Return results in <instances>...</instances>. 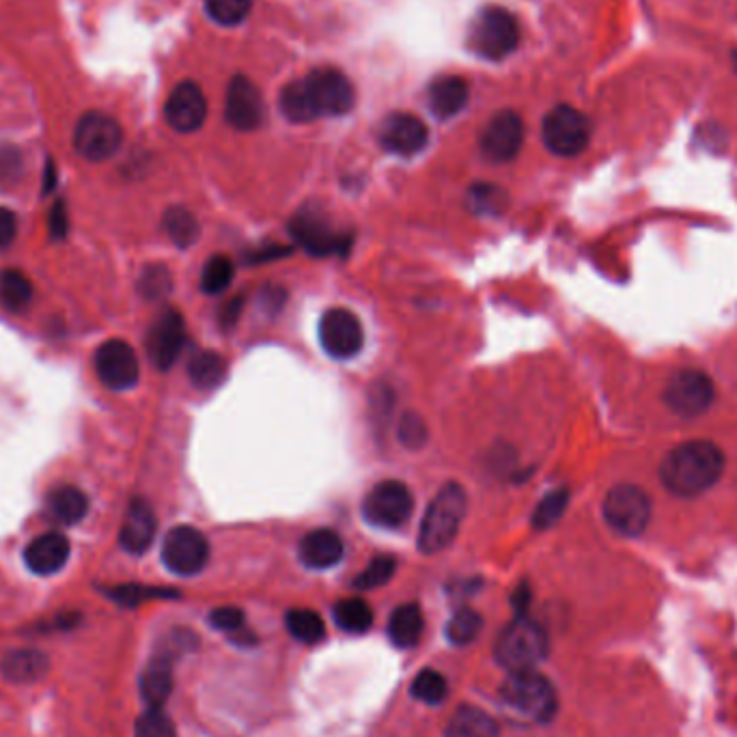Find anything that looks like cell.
Here are the masks:
<instances>
[{"label": "cell", "mask_w": 737, "mask_h": 737, "mask_svg": "<svg viewBox=\"0 0 737 737\" xmlns=\"http://www.w3.org/2000/svg\"><path fill=\"white\" fill-rule=\"evenodd\" d=\"M354 85L334 67H318L280 92V113L291 124L341 117L354 108Z\"/></svg>", "instance_id": "6da1fadb"}, {"label": "cell", "mask_w": 737, "mask_h": 737, "mask_svg": "<svg viewBox=\"0 0 737 737\" xmlns=\"http://www.w3.org/2000/svg\"><path fill=\"white\" fill-rule=\"evenodd\" d=\"M725 472V453L716 442L691 440L675 447L660 466L662 485L682 499L714 488Z\"/></svg>", "instance_id": "7a4b0ae2"}, {"label": "cell", "mask_w": 737, "mask_h": 737, "mask_svg": "<svg viewBox=\"0 0 737 737\" xmlns=\"http://www.w3.org/2000/svg\"><path fill=\"white\" fill-rule=\"evenodd\" d=\"M468 499L458 483L445 485L425 509L418 531V551L425 554L442 553L460 533Z\"/></svg>", "instance_id": "3957f363"}, {"label": "cell", "mask_w": 737, "mask_h": 737, "mask_svg": "<svg viewBox=\"0 0 737 737\" xmlns=\"http://www.w3.org/2000/svg\"><path fill=\"white\" fill-rule=\"evenodd\" d=\"M501 698L520 714L533 723H551L558 709V698L554 686L535 669L509 673L508 682L501 688Z\"/></svg>", "instance_id": "277c9868"}, {"label": "cell", "mask_w": 737, "mask_h": 737, "mask_svg": "<svg viewBox=\"0 0 737 737\" xmlns=\"http://www.w3.org/2000/svg\"><path fill=\"white\" fill-rule=\"evenodd\" d=\"M494 653L501 666L509 673L535 669L548 653V637L540 623L517 615L508 628L501 632Z\"/></svg>", "instance_id": "5b68a950"}, {"label": "cell", "mask_w": 737, "mask_h": 737, "mask_svg": "<svg viewBox=\"0 0 737 737\" xmlns=\"http://www.w3.org/2000/svg\"><path fill=\"white\" fill-rule=\"evenodd\" d=\"M468 42L474 54L488 61H503L520 44L517 20L503 7H483L470 24Z\"/></svg>", "instance_id": "8992f818"}, {"label": "cell", "mask_w": 737, "mask_h": 737, "mask_svg": "<svg viewBox=\"0 0 737 737\" xmlns=\"http://www.w3.org/2000/svg\"><path fill=\"white\" fill-rule=\"evenodd\" d=\"M601 513L606 524L615 533L623 537H639L649 526L651 501L643 488L623 483L606 494L601 503Z\"/></svg>", "instance_id": "52a82bcc"}, {"label": "cell", "mask_w": 737, "mask_h": 737, "mask_svg": "<svg viewBox=\"0 0 737 737\" xmlns=\"http://www.w3.org/2000/svg\"><path fill=\"white\" fill-rule=\"evenodd\" d=\"M415 511V499L406 483L402 481H380L368 490L363 501V515L368 524L377 528H402L408 524Z\"/></svg>", "instance_id": "ba28073f"}, {"label": "cell", "mask_w": 737, "mask_h": 737, "mask_svg": "<svg viewBox=\"0 0 737 737\" xmlns=\"http://www.w3.org/2000/svg\"><path fill=\"white\" fill-rule=\"evenodd\" d=\"M121 124L102 110L85 113L74 128V149L81 158L89 162L110 160L121 149Z\"/></svg>", "instance_id": "9c48e42d"}, {"label": "cell", "mask_w": 737, "mask_h": 737, "mask_svg": "<svg viewBox=\"0 0 737 737\" xmlns=\"http://www.w3.org/2000/svg\"><path fill=\"white\" fill-rule=\"evenodd\" d=\"M542 137L554 156L574 158L583 153L591 140V121L574 106L560 104L546 115Z\"/></svg>", "instance_id": "30bf717a"}, {"label": "cell", "mask_w": 737, "mask_h": 737, "mask_svg": "<svg viewBox=\"0 0 737 737\" xmlns=\"http://www.w3.org/2000/svg\"><path fill=\"white\" fill-rule=\"evenodd\" d=\"M291 237L316 257H328L334 253H345L350 248V237L332 227L328 216L316 205H305L296 212L289 223Z\"/></svg>", "instance_id": "8fae6325"}, {"label": "cell", "mask_w": 737, "mask_h": 737, "mask_svg": "<svg viewBox=\"0 0 737 737\" xmlns=\"http://www.w3.org/2000/svg\"><path fill=\"white\" fill-rule=\"evenodd\" d=\"M716 388L707 373L698 368H682L677 371L664 391L666 406L677 416L694 418L709 410L714 404Z\"/></svg>", "instance_id": "7c38bea8"}, {"label": "cell", "mask_w": 737, "mask_h": 737, "mask_svg": "<svg viewBox=\"0 0 737 737\" xmlns=\"http://www.w3.org/2000/svg\"><path fill=\"white\" fill-rule=\"evenodd\" d=\"M318 337L323 352L330 359L348 361L361 354L365 345V330L361 320L348 309H328L320 320Z\"/></svg>", "instance_id": "4fadbf2b"}, {"label": "cell", "mask_w": 737, "mask_h": 737, "mask_svg": "<svg viewBox=\"0 0 737 737\" xmlns=\"http://www.w3.org/2000/svg\"><path fill=\"white\" fill-rule=\"evenodd\" d=\"M210 560V544L194 526H175L162 542V563L178 576H196Z\"/></svg>", "instance_id": "5bb4252c"}, {"label": "cell", "mask_w": 737, "mask_h": 737, "mask_svg": "<svg viewBox=\"0 0 737 737\" xmlns=\"http://www.w3.org/2000/svg\"><path fill=\"white\" fill-rule=\"evenodd\" d=\"M95 373L110 391H130L139 384L140 365L135 348L121 339L104 341L95 352Z\"/></svg>", "instance_id": "9a60e30c"}, {"label": "cell", "mask_w": 737, "mask_h": 737, "mask_svg": "<svg viewBox=\"0 0 737 737\" xmlns=\"http://www.w3.org/2000/svg\"><path fill=\"white\" fill-rule=\"evenodd\" d=\"M185 345V322L180 311L167 309L147 332V356L151 365L169 371L182 356Z\"/></svg>", "instance_id": "2e32d148"}, {"label": "cell", "mask_w": 737, "mask_h": 737, "mask_svg": "<svg viewBox=\"0 0 737 737\" xmlns=\"http://www.w3.org/2000/svg\"><path fill=\"white\" fill-rule=\"evenodd\" d=\"M225 117L231 126L239 132L257 130L266 119V104L261 92L248 76H233L227 87L225 99Z\"/></svg>", "instance_id": "e0dca14e"}, {"label": "cell", "mask_w": 737, "mask_h": 737, "mask_svg": "<svg viewBox=\"0 0 737 737\" xmlns=\"http://www.w3.org/2000/svg\"><path fill=\"white\" fill-rule=\"evenodd\" d=\"M524 142V124L517 113L501 110L496 113L481 135V153L485 160L503 164L513 160Z\"/></svg>", "instance_id": "ac0fdd59"}, {"label": "cell", "mask_w": 737, "mask_h": 737, "mask_svg": "<svg viewBox=\"0 0 737 737\" xmlns=\"http://www.w3.org/2000/svg\"><path fill=\"white\" fill-rule=\"evenodd\" d=\"M205 117H207V99L196 83L184 81L169 93L164 104V119L175 132L180 135L196 132L205 124Z\"/></svg>", "instance_id": "d6986e66"}, {"label": "cell", "mask_w": 737, "mask_h": 737, "mask_svg": "<svg viewBox=\"0 0 737 737\" xmlns=\"http://www.w3.org/2000/svg\"><path fill=\"white\" fill-rule=\"evenodd\" d=\"M380 145L395 156L410 158L425 149L429 130L427 126L410 113H393L380 126Z\"/></svg>", "instance_id": "ffe728a7"}, {"label": "cell", "mask_w": 737, "mask_h": 737, "mask_svg": "<svg viewBox=\"0 0 737 737\" xmlns=\"http://www.w3.org/2000/svg\"><path fill=\"white\" fill-rule=\"evenodd\" d=\"M156 531H158V520L153 509L149 508L147 501L135 499L119 531V544L126 553L145 554L156 540Z\"/></svg>", "instance_id": "44dd1931"}, {"label": "cell", "mask_w": 737, "mask_h": 737, "mask_svg": "<svg viewBox=\"0 0 737 737\" xmlns=\"http://www.w3.org/2000/svg\"><path fill=\"white\" fill-rule=\"evenodd\" d=\"M70 540L63 533H44L35 537L26 551H24V563L26 567L38 576H52L65 567L70 560Z\"/></svg>", "instance_id": "7402d4cb"}, {"label": "cell", "mask_w": 737, "mask_h": 737, "mask_svg": "<svg viewBox=\"0 0 737 737\" xmlns=\"http://www.w3.org/2000/svg\"><path fill=\"white\" fill-rule=\"evenodd\" d=\"M468 85L460 76L447 74V76H438L429 89H427V104L429 110L438 117V119H451L456 115H460L461 110L468 104Z\"/></svg>", "instance_id": "603a6c76"}, {"label": "cell", "mask_w": 737, "mask_h": 737, "mask_svg": "<svg viewBox=\"0 0 737 737\" xmlns=\"http://www.w3.org/2000/svg\"><path fill=\"white\" fill-rule=\"evenodd\" d=\"M343 542L330 528H318L302 537L300 542V560L309 569H328L334 567L343 558Z\"/></svg>", "instance_id": "cb8c5ba5"}, {"label": "cell", "mask_w": 737, "mask_h": 737, "mask_svg": "<svg viewBox=\"0 0 737 737\" xmlns=\"http://www.w3.org/2000/svg\"><path fill=\"white\" fill-rule=\"evenodd\" d=\"M173 691V658L158 653L140 675V694L149 707H162Z\"/></svg>", "instance_id": "d4e9b609"}, {"label": "cell", "mask_w": 737, "mask_h": 737, "mask_svg": "<svg viewBox=\"0 0 737 737\" xmlns=\"http://www.w3.org/2000/svg\"><path fill=\"white\" fill-rule=\"evenodd\" d=\"M50 669L46 655L35 649H15L9 651L2 662L0 671L2 675L13 684H31L42 680Z\"/></svg>", "instance_id": "484cf974"}, {"label": "cell", "mask_w": 737, "mask_h": 737, "mask_svg": "<svg viewBox=\"0 0 737 737\" xmlns=\"http://www.w3.org/2000/svg\"><path fill=\"white\" fill-rule=\"evenodd\" d=\"M46 509L54 522L74 526L89 513V499L76 485H58L47 494Z\"/></svg>", "instance_id": "4316f807"}, {"label": "cell", "mask_w": 737, "mask_h": 737, "mask_svg": "<svg viewBox=\"0 0 737 737\" xmlns=\"http://www.w3.org/2000/svg\"><path fill=\"white\" fill-rule=\"evenodd\" d=\"M229 373V365L225 361V356L212 352V350H203L196 352L190 363H188V377L196 388L203 391H212L218 388Z\"/></svg>", "instance_id": "83f0119b"}, {"label": "cell", "mask_w": 737, "mask_h": 737, "mask_svg": "<svg viewBox=\"0 0 737 737\" xmlns=\"http://www.w3.org/2000/svg\"><path fill=\"white\" fill-rule=\"evenodd\" d=\"M447 737H499V725L483 709L463 705L453 714Z\"/></svg>", "instance_id": "f1b7e54d"}, {"label": "cell", "mask_w": 737, "mask_h": 737, "mask_svg": "<svg viewBox=\"0 0 737 737\" xmlns=\"http://www.w3.org/2000/svg\"><path fill=\"white\" fill-rule=\"evenodd\" d=\"M423 634V612L416 604L399 606L388 621V637L397 647L410 649Z\"/></svg>", "instance_id": "f546056e"}, {"label": "cell", "mask_w": 737, "mask_h": 737, "mask_svg": "<svg viewBox=\"0 0 737 737\" xmlns=\"http://www.w3.org/2000/svg\"><path fill=\"white\" fill-rule=\"evenodd\" d=\"M31 298H33V282L24 273L13 268L0 273V305L7 311L18 313L26 309L31 305Z\"/></svg>", "instance_id": "4dcf8cb0"}, {"label": "cell", "mask_w": 737, "mask_h": 737, "mask_svg": "<svg viewBox=\"0 0 737 737\" xmlns=\"http://www.w3.org/2000/svg\"><path fill=\"white\" fill-rule=\"evenodd\" d=\"M332 615H334L337 626L350 634H363L373 623V612L367 601L359 598L341 599L334 606Z\"/></svg>", "instance_id": "1f68e13d"}, {"label": "cell", "mask_w": 737, "mask_h": 737, "mask_svg": "<svg viewBox=\"0 0 737 737\" xmlns=\"http://www.w3.org/2000/svg\"><path fill=\"white\" fill-rule=\"evenodd\" d=\"M285 621H287L289 634L296 641L307 643V645L320 643L323 634H325V623H323L322 617L316 610H309V608L289 610L287 617H285Z\"/></svg>", "instance_id": "d6a6232c"}, {"label": "cell", "mask_w": 737, "mask_h": 737, "mask_svg": "<svg viewBox=\"0 0 737 737\" xmlns=\"http://www.w3.org/2000/svg\"><path fill=\"white\" fill-rule=\"evenodd\" d=\"M164 231L180 248H190L199 239V221L185 207H171L164 214Z\"/></svg>", "instance_id": "836d02e7"}, {"label": "cell", "mask_w": 737, "mask_h": 737, "mask_svg": "<svg viewBox=\"0 0 737 737\" xmlns=\"http://www.w3.org/2000/svg\"><path fill=\"white\" fill-rule=\"evenodd\" d=\"M235 277V266L229 257L225 255H214L207 259V264L203 266L201 273V289L210 296L223 293L231 285V280Z\"/></svg>", "instance_id": "e575fe53"}, {"label": "cell", "mask_w": 737, "mask_h": 737, "mask_svg": "<svg viewBox=\"0 0 737 737\" xmlns=\"http://www.w3.org/2000/svg\"><path fill=\"white\" fill-rule=\"evenodd\" d=\"M481 628H483L481 617L470 608H461L451 617V621L447 626V639L453 645H468L479 637Z\"/></svg>", "instance_id": "d590c367"}, {"label": "cell", "mask_w": 737, "mask_h": 737, "mask_svg": "<svg viewBox=\"0 0 737 737\" xmlns=\"http://www.w3.org/2000/svg\"><path fill=\"white\" fill-rule=\"evenodd\" d=\"M250 9L253 0H205L207 15L223 26H235L244 22Z\"/></svg>", "instance_id": "8d00e7d4"}, {"label": "cell", "mask_w": 737, "mask_h": 737, "mask_svg": "<svg viewBox=\"0 0 737 737\" xmlns=\"http://www.w3.org/2000/svg\"><path fill=\"white\" fill-rule=\"evenodd\" d=\"M567 505H569V492L565 488L553 490L551 494H546L540 501V505L535 509V513H533V526L542 528V531L551 528V526H554L563 517Z\"/></svg>", "instance_id": "74e56055"}, {"label": "cell", "mask_w": 737, "mask_h": 737, "mask_svg": "<svg viewBox=\"0 0 737 737\" xmlns=\"http://www.w3.org/2000/svg\"><path fill=\"white\" fill-rule=\"evenodd\" d=\"M395 569H397V560L393 556H377L356 576L354 587L361 589V591L377 589L393 578Z\"/></svg>", "instance_id": "f35d334b"}, {"label": "cell", "mask_w": 737, "mask_h": 737, "mask_svg": "<svg viewBox=\"0 0 737 737\" xmlns=\"http://www.w3.org/2000/svg\"><path fill=\"white\" fill-rule=\"evenodd\" d=\"M449 686L447 680L438 671H423L418 673L413 682V696L427 703V705H438L447 698Z\"/></svg>", "instance_id": "ab89813d"}, {"label": "cell", "mask_w": 737, "mask_h": 737, "mask_svg": "<svg viewBox=\"0 0 737 737\" xmlns=\"http://www.w3.org/2000/svg\"><path fill=\"white\" fill-rule=\"evenodd\" d=\"M173 278L164 266H149L140 275L139 291L145 300H162L169 296Z\"/></svg>", "instance_id": "60d3db41"}, {"label": "cell", "mask_w": 737, "mask_h": 737, "mask_svg": "<svg viewBox=\"0 0 737 737\" xmlns=\"http://www.w3.org/2000/svg\"><path fill=\"white\" fill-rule=\"evenodd\" d=\"M508 203V194L490 184H477L470 188V210L477 214H499Z\"/></svg>", "instance_id": "b9f144b4"}, {"label": "cell", "mask_w": 737, "mask_h": 737, "mask_svg": "<svg viewBox=\"0 0 737 737\" xmlns=\"http://www.w3.org/2000/svg\"><path fill=\"white\" fill-rule=\"evenodd\" d=\"M135 736L178 737V731H175V725L171 723V718L162 712V707H149L137 720Z\"/></svg>", "instance_id": "7bdbcfd3"}, {"label": "cell", "mask_w": 737, "mask_h": 737, "mask_svg": "<svg viewBox=\"0 0 737 737\" xmlns=\"http://www.w3.org/2000/svg\"><path fill=\"white\" fill-rule=\"evenodd\" d=\"M399 440L408 449H420L425 445L427 429H425V423H423L420 416L415 415V413L404 415V418L399 420Z\"/></svg>", "instance_id": "ee69618b"}, {"label": "cell", "mask_w": 737, "mask_h": 737, "mask_svg": "<svg viewBox=\"0 0 737 737\" xmlns=\"http://www.w3.org/2000/svg\"><path fill=\"white\" fill-rule=\"evenodd\" d=\"M210 623L216 628V630H223V632H229V634H235L242 630L244 626V612L235 606H223V608H216L212 615H210Z\"/></svg>", "instance_id": "f6af8a7d"}, {"label": "cell", "mask_w": 737, "mask_h": 737, "mask_svg": "<svg viewBox=\"0 0 737 737\" xmlns=\"http://www.w3.org/2000/svg\"><path fill=\"white\" fill-rule=\"evenodd\" d=\"M110 596L117 599L119 604L135 606V604H140L142 599L156 598V596H169V594L167 591H156V589H145V587H139V585H128V587H117L115 591H110Z\"/></svg>", "instance_id": "bcb514c9"}, {"label": "cell", "mask_w": 737, "mask_h": 737, "mask_svg": "<svg viewBox=\"0 0 737 737\" xmlns=\"http://www.w3.org/2000/svg\"><path fill=\"white\" fill-rule=\"evenodd\" d=\"M18 237V216L9 207H0V250L9 248Z\"/></svg>", "instance_id": "7dc6e473"}, {"label": "cell", "mask_w": 737, "mask_h": 737, "mask_svg": "<svg viewBox=\"0 0 737 737\" xmlns=\"http://www.w3.org/2000/svg\"><path fill=\"white\" fill-rule=\"evenodd\" d=\"M50 235L54 239H61V237L67 235V210H65L63 201L54 203V207L50 212Z\"/></svg>", "instance_id": "c3c4849f"}, {"label": "cell", "mask_w": 737, "mask_h": 737, "mask_svg": "<svg viewBox=\"0 0 737 737\" xmlns=\"http://www.w3.org/2000/svg\"><path fill=\"white\" fill-rule=\"evenodd\" d=\"M242 296H235L233 300H229L227 305H223L221 307V311H218V320H221V325L223 328H231V325H235V322H237V318H239V311H242Z\"/></svg>", "instance_id": "681fc988"}, {"label": "cell", "mask_w": 737, "mask_h": 737, "mask_svg": "<svg viewBox=\"0 0 737 737\" xmlns=\"http://www.w3.org/2000/svg\"><path fill=\"white\" fill-rule=\"evenodd\" d=\"M285 255H287L285 246H268V248H264V250H257L250 259H253L255 264H264V261H270V259H277V257H285Z\"/></svg>", "instance_id": "f907efd6"}, {"label": "cell", "mask_w": 737, "mask_h": 737, "mask_svg": "<svg viewBox=\"0 0 737 737\" xmlns=\"http://www.w3.org/2000/svg\"><path fill=\"white\" fill-rule=\"evenodd\" d=\"M528 599H531L528 587H526V585H522V587L515 591V596H513V606L517 608V612H520V615H524V610H526V606H528Z\"/></svg>", "instance_id": "816d5d0a"}, {"label": "cell", "mask_w": 737, "mask_h": 737, "mask_svg": "<svg viewBox=\"0 0 737 737\" xmlns=\"http://www.w3.org/2000/svg\"><path fill=\"white\" fill-rule=\"evenodd\" d=\"M54 178H56V173H54V162L52 160H47V167H46V185H44V190H52L54 188Z\"/></svg>", "instance_id": "f5cc1de1"}, {"label": "cell", "mask_w": 737, "mask_h": 737, "mask_svg": "<svg viewBox=\"0 0 737 737\" xmlns=\"http://www.w3.org/2000/svg\"><path fill=\"white\" fill-rule=\"evenodd\" d=\"M736 65H737V54H736Z\"/></svg>", "instance_id": "db71d44e"}]
</instances>
